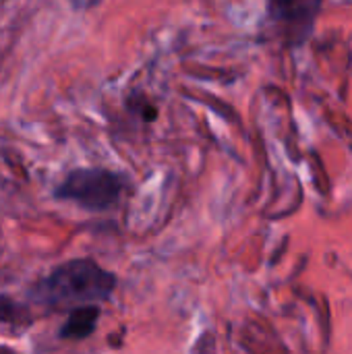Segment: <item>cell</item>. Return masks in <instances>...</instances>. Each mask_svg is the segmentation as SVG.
<instances>
[{"label": "cell", "instance_id": "277c9868", "mask_svg": "<svg viewBox=\"0 0 352 354\" xmlns=\"http://www.w3.org/2000/svg\"><path fill=\"white\" fill-rule=\"evenodd\" d=\"M98 319H100V309L95 305L73 309L66 324L60 328V338H64V340L89 338L93 334L95 326H98Z\"/></svg>", "mask_w": 352, "mask_h": 354}, {"label": "cell", "instance_id": "5b68a950", "mask_svg": "<svg viewBox=\"0 0 352 354\" xmlns=\"http://www.w3.org/2000/svg\"><path fill=\"white\" fill-rule=\"evenodd\" d=\"M17 317H19V307L6 297H0V322L12 324L17 322Z\"/></svg>", "mask_w": 352, "mask_h": 354}, {"label": "cell", "instance_id": "3957f363", "mask_svg": "<svg viewBox=\"0 0 352 354\" xmlns=\"http://www.w3.org/2000/svg\"><path fill=\"white\" fill-rule=\"evenodd\" d=\"M319 10V4L315 2H272L270 12L280 23H295L297 31L309 33L315 12Z\"/></svg>", "mask_w": 352, "mask_h": 354}, {"label": "cell", "instance_id": "7a4b0ae2", "mask_svg": "<svg viewBox=\"0 0 352 354\" xmlns=\"http://www.w3.org/2000/svg\"><path fill=\"white\" fill-rule=\"evenodd\" d=\"M124 189L122 176L104 168H81L71 172L56 189V197L75 201L89 212H106L118 203Z\"/></svg>", "mask_w": 352, "mask_h": 354}, {"label": "cell", "instance_id": "6da1fadb", "mask_svg": "<svg viewBox=\"0 0 352 354\" xmlns=\"http://www.w3.org/2000/svg\"><path fill=\"white\" fill-rule=\"evenodd\" d=\"M116 278L89 259H75L56 268L35 288V299L50 307H87L106 301Z\"/></svg>", "mask_w": 352, "mask_h": 354}]
</instances>
